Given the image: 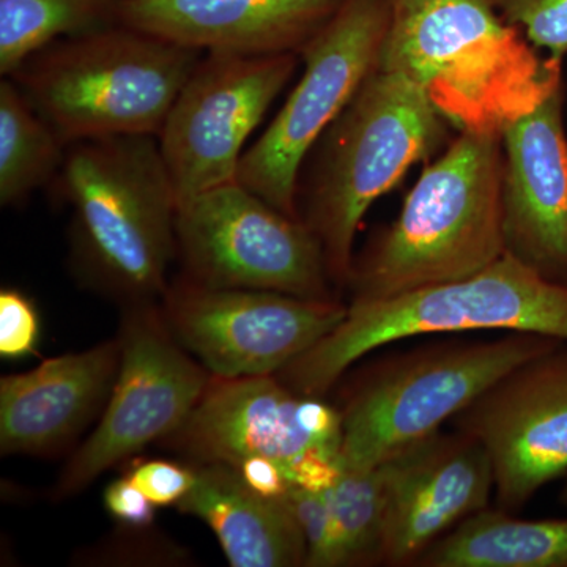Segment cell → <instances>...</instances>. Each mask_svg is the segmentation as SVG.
I'll use <instances>...</instances> for the list:
<instances>
[{
	"instance_id": "1",
	"label": "cell",
	"mask_w": 567,
	"mask_h": 567,
	"mask_svg": "<svg viewBox=\"0 0 567 567\" xmlns=\"http://www.w3.org/2000/svg\"><path fill=\"white\" fill-rule=\"evenodd\" d=\"M495 0H391L380 69L424 89L457 132L502 133L565 84Z\"/></svg>"
},
{
	"instance_id": "2",
	"label": "cell",
	"mask_w": 567,
	"mask_h": 567,
	"mask_svg": "<svg viewBox=\"0 0 567 567\" xmlns=\"http://www.w3.org/2000/svg\"><path fill=\"white\" fill-rule=\"evenodd\" d=\"M58 181L74 278L122 308L158 303L177 259L178 204L156 136L76 142Z\"/></svg>"
},
{
	"instance_id": "3",
	"label": "cell",
	"mask_w": 567,
	"mask_h": 567,
	"mask_svg": "<svg viewBox=\"0 0 567 567\" xmlns=\"http://www.w3.org/2000/svg\"><path fill=\"white\" fill-rule=\"evenodd\" d=\"M451 123L405 74L377 69L322 134L298 178V218L315 234L336 287H347L365 213L410 167L451 140Z\"/></svg>"
},
{
	"instance_id": "4",
	"label": "cell",
	"mask_w": 567,
	"mask_h": 567,
	"mask_svg": "<svg viewBox=\"0 0 567 567\" xmlns=\"http://www.w3.org/2000/svg\"><path fill=\"white\" fill-rule=\"evenodd\" d=\"M502 133L457 132L420 175L395 221L353 257L350 301L456 281L505 256Z\"/></svg>"
},
{
	"instance_id": "5",
	"label": "cell",
	"mask_w": 567,
	"mask_h": 567,
	"mask_svg": "<svg viewBox=\"0 0 567 567\" xmlns=\"http://www.w3.org/2000/svg\"><path fill=\"white\" fill-rule=\"evenodd\" d=\"M491 330L567 342V286L505 254L456 281L350 301L346 319L276 377L295 393L322 398L350 365L380 347L420 334Z\"/></svg>"
},
{
	"instance_id": "6",
	"label": "cell",
	"mask_w": 567,
	"mask_h": 567,
	"mask_svg": "<svg viewBox=\"0 0 567 567\" xmlns=\"http://www.w3.org/2000/svg\"><path fill=\"white\" fill-rule=\"evenodd\" d=\"M205 52L115 24L66 37L11 78L66 147L156 136Z\"/></svg>"
},
{
	"instance_id": "7",
	"label": "cell",
	"mask_w": 567,
	"mask_h": 567,
	"mask_svg": "<svg viewBox=\"0 0 567 567\" xmlns=\"http://www.w3.org/2000/svg\"><path fill=\"white\" fill-rule=\"evenodd\" d=\"M563 341L509 333L409 354L368 377L341 410L342 468H374L440 431L517 365Z\"/></svg>"
},
{
	"instance_id": "8",
	"label": "cell",
	"mask_w": 567,
	"mask_h": 567,
	"mask_svg": "<svg viewBox=\"0 0 567 567\" xmlns=\"http://www.w3.org/2000/svg\"><path fill=\"white\" fill-rule=\"evenodd\" d=\"M177 257L182 278L210 289L338 300L315 234L238 181L178 208Z\"/></svg>"
},
{
	"instance_id": "9",
	"label": "cell",
	"mask_w": 567,
	"mask_h": 567,
	"mask_svg": "<svg viewBox=\"0 0 567 567\" xmlns=\"http://www.w3.org/2000/svg\"><path fill=\"white\" fill-rule=\"evenodd\" d=\"M391 0H346L306 44L303 74L262 136L245 152L237 181L298 218V178L309 153L380 65Z\"/></svg>"
},
{
	"instance_id": "10",
	"label": "cell",
	"mask_w": 567,
	"mask_h": 567,
	"mask_svg": "<svg viewBox=\"0 0 567 567\" xmlns=\"http://www.w3.org/2000/svg\"><path fill=\"white\" fill-rule=\"evenodd\" d=\"M122 309L117 379L95 431L62 470L55 499L81 494L106 470L174 435L210 382V372L171 333L162 306Z\"/></svg>"
},
{
	"instance_id": "11",
	"label": "cell",
	"mask_w": 567,
	"mask_h": 567,
	"mask_svg": "<svg viewBox=\"0 0 567 567\" xmlns=\"http://www.w3.org/2000/svg\"><path fill=\"white\" fill-rule=\"evenodd\" d=\"M298 61L297 54L205 52L156 137L178 208L237 181L246 141L292 80Z\"/></svg>"
},
{
	"instance_id": "12",
	"label": "cell",
	"mask_w": 567,
	"mask_h": 567,
	"mask_svg": "<svg viewBox=\"0 0 567 567\" xmlns=\"http://www.w3.org/2000/svg\"><path fill=\"white\" fill-rule=\"evenodd\" d=\"M159 306L183 349L224 379L278 374L347 316L339 300L210 289L182 276L169 284Z\"/></svg>"
},
{
	"instance_id": "13",
	"label": "cell",
	"mask_w": 567,
	"mask_h": 567,
	"mask_svg": "<svg viewBox=\"0 0 567 567\" xmlns=\"http://www.w3.org/2000/svg\"><path fill=\"white\" fill-rule=\"evenodd\" d=\"M163 443L192 464L264 456L286 466L311 450L341 453L342 413L276 375H212L192 415Z\"/></svg>"
},
{
	"instance_id": "14",
	"label": "cell",
	"mask_w": 567,
	"mask_h": 567,
	"mask_svg": "<svg viewBox=\"0 0 567 567\" xmlns=\"http://www.w3.org/2000/svg\"><path fill=\"white\" fill-rule=\"evenodd\" d=\"M454 421L491 457L499 505L524 506L567 473V342L517 365Z\"/></svg>"
},
{
	"instance_id": "15",
	"label": "cell",
	"mask_w": 567,
	"mask_h": 567,
	"mask_svg": "<svg viewBox=\"0 0 567 567\" xmlns=\"http://www.w3.org/2000/svg\"><path fill=\"white\" fill-rule=\"evenodd\" d=\"M385 483L382 561H416L447 529L486 509L491 457L473 436L435 432L380 464Z\"/></svg>"
},
{
	"instance_id": "16",
	"label": "cell",
	"mask_w": 567,
	"mask_h": 567,
	"mask_svg": "<svg viewBox=\"0 0 567 567\" xmlns=\"http://www.w3.org/2000/svg\"><path fill=\"white\" fill-rule=\"evenodd\" d=\"M566 84L502 130L506 254L567 286Z\"/></svg>"
},
{
	"instance_id": "17",
	"label": "cell",
	"mask_w": 567,
	"mask_h": 567,
	"mask_svg": "<svg viewBox=\"0 0 567 567\" xmlns=\"http://www.w3.org/2000/svg\"><path fill=\"white\" fill-rule=\"evenodd\" d=\"M346 0H115L117 24L203 52L300 55Z\"/></svg>"
},
{
	"instance_id": "18",
	"label": "cell",
	"mask_w": 567,
	"mask_h": 567,
	"mask_svg": "<svg viewBox=\"0 0 567 567\" xmlns=\"http://www.w3.org/2000/svg\"><path fill=\"white\" fill-rule=\"evenodd\" d=\"M121 364L117 338L80 353L50 358L0 379L3 456H50L70 445L104 410Z\"/></svg>"
},
{
	"instance_id": "19",
	"label": "cell",
	"mask_w": 567,
	"mask_h": 567,
	"mask_svg": "<svg viewBox=\"0 0 567 567\" xmlns=\"http://www.w3.org/2000/svg\"><path fill=\"white\" fill-rule=\"evenodd\" d=\"M193 466L196 483L175 507L212 529L230 566H306L303 532L286 498L256 494L234 466Z\"/></svg>"
},
{
	"instance_id": "20",
	"label": "cell",
	"mask_w": 567,
	"mask_h": 567,
	"mask_svg": "<svg viewBox=\"0 0 567 567\" xmlns=\"http://www.w3.org/2000/svg\"><path fill=\"white\" fill-rule=\"evenodd\" d=\"M429 567H567V518L522 520L483 509L416 559Z\"/></svg>"
},
{
	"instance_id": "21",
	"label": "cell",
	"mask_w": 567,
	"mask_h": 567,
	"mask_svg": "<svg viewBox=\"0 0 567 567\" xmlns=\"http://www.w3.org/2000/svg\"><path fill=\"white\" fill-rule=\"evenodd\" d=\"M66 145L11 78L0 81V205L20 207L58 181Z\"/></svg>"
},
{
	"instance_id": "22",
	"label": "cell",
	"mask_w": 567,
	"mask_h": 567,
	"mask_svg": "<svg viewBox=\"0 0 567 567\" xmlns=\"http://www.w3.org/2000/svg\"><path fill=\"white\" fill-rule=\"evenodd\" d=\"M115 0H0V74L66 37L117 24Z\"/></svg>"
},
{
	"instance_id": "23",
	"label": "cell",
	"mask_w": 567,
	"mask_h": 567,
	"mask_svg": "<svg viewBox=\"0 0 567 567\" xmlns=\"http://www.w3.org/2000/svg\"><path fill=\"white\" fill-rule=\"evenodd\" d=\"M324 494L338 529L344 566L382 561L385 483L380 465L342 468L334 486Z\"/></svg>"
},
{
	"instance_id": "24",
	"label": "cell",
	"mask_w": 567,
	"mask_h": 567,
	"mask_svg": "<svg viewBox=\"0 0 567 567\" xmlns=\"http://www.w3.org/2000/svg\"><path fill=\"white\" fill-rule=\"evenodd\" d=\"M152 527V525H151ZM151 527H123L81 554V565L93 566H182L186 550Z\"/></svg>"
},
{
	"instance_id": "25",
	"label": "cell",
	"mask_w": 567,
	"mask_h": 567,
	"mask_svg": "<svg viewBox=\"0 0 567 567\" xmlns=\"http://www.w3.org/2000/svg\"><path fill=\"white\" fill-rule=\"evenodd\" d=\"M509 24L525 33L533 47L557 61L567 55V0H495Z\"/></svg>"
},
{
	"instance_id": "26",
	"label": "cell",
	"mask_w": 567,
	"mask_h": 567,
	"mask_svg": "<svg viewBox=\"0 0 567 567\" xmlns=\"http://www.w3.org/2000/svg\"><path fill=\"white\" fill-rule=\"evenodd\" d=\"M306 540L308 567H341V544L336 529L333 514L324 492L292 487L286 495Z\"/></svg>"
},
{
	"instance_id": "27",
	"label": "cell",
	"mask_w": 567,
	"mask_h": 567,
	"mask_svg": "<svg viewBox=\"0 0 567 567\" xmlns=\"http://www.w3.org/2000/svg\"><path fill=\"white\" fill-rule=\"evenodd\" d=\"M39 309L18 289L0 290V357L22 360L37 352L40 342Z\"/></svg>"
},
{
	"instance_id": "28",
	"label": "cell",
	"mask_w": 567,
	"mask_h": 567,
	"mask_svg": "<svg viewBox=\"0 0 567 567\" xmlns=\"http://www.w3.org/2000/svg\"><path fill=\"white\" fill-rule=\"evenodd\" d=\"M126 476L156 507L177 506L196 483L193 464L182 465L158 458L137 462L130 466Z\"/></svg>"
},
{
	"instance_id": "29",
	"label": "cell",
	"mask_w": 567,
	"mask_h": 567,
	"mask_svg": "<svg viewBox=\"0 0 567 567\" xmlns=\"http://www.w3.org/2000/svg\"><path fill=\"white\" fill-rule=\"evenodd\" d=\"M103 503L121 527H151L155 520L156 506L126 475L112 481L104 491Z\"/></svg>"
},
{
	"instance_id": "30",
	"label": "cell",
	"mask_w": 567,
	"mask_h": 567,
	"mask_svg": "<svg viewBox=\"0 0 567 567\" xmlns=\"http://www.w3.org/2000/svg\"><path fill=\"white\" fill-rule=\"evenodd\" d=\"M293 487L311 492H324L333 487L342 473L339 454L324 450H311L284 466Z\"/></svg>"
},
{
	"instance_id": "31",
	"label": "cell",
	"mask_w": 567,
	"mask_h": 567,
	"mask_svg": "<svg viewBox=\"0 0 567 567\" xmlns=\"http://www.w3.org/2000/svg\"><path fill=\"white\" fill-rule=\"evenodd\" d=\"M246 486L265 498H286L292 488L284 466L270 457L251 456L234 466Z\"/></svg>"
},
{
	"instance_id": "32",
	"label": "cell",
	"mask_w": 567,
	"mask_h": 567,
	"mask_svg": "<svg viewBox=\"0 0 567 567\" xmlns=\"http://www.w3.org/2000/svg\"><path fill=\"white\" fill-rule=\"evenodd\" d=\"M559 499H561L563 505L567 506V480L565 487H563L561 494H559Z\"/></svg>"
}]
</instances>
